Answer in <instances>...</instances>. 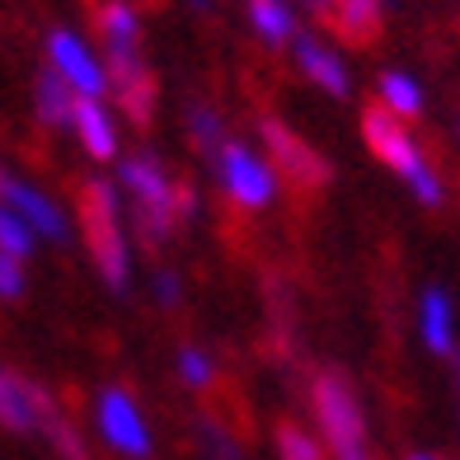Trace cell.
<instances>
[{"instance_id": "cell-9", "label": "cell", "mask_w": 460, "mask_h": 460, "mask_svg": "<svg viewBox=\"0 0 460 460\" xmlns=\"http://www.w3.org/2000/svg\"><path fill=\"white\" fill-rule=\"evenodd\" d=\"M0 202L10 207V212L24 217L38 235H48V240H66V217L57 212V202L48 193H38V188H29L24 179H14L0 170Z\"/></svg>"}, {"instance_id": "cell-7", "label": "cell", "mask_w": 460, "mask_h": 460, "mask_svg": "<svg viewBox=\"0 0 460 460\" xmlns=\"http://www.w3.org/2000/svg\"><path fill=\"white\" fill-rule=\"evenodd\" d=\"M99 432H103V442H109L113 451L122 456H151V428H146V418L137 409V400L128 390H103V400H99Z\"/></svg>"}, {"instance_id": "cell-5", "label": "cell", "mask_w": 460, "mask_h": 460, "mask_svg": "<svg viewBox=\"0 0 460 460\" xmlns=\"http://www.w3.org/2000/svg\"><path fill=\"white\" fill-rule=\"evenodd\" d=\"M217 160H221V188H226L230 202L249 207V212L273 202V193H278L273 160H259V155L249 151V146H240V141H226L221 151H217Z\"/></svg>"}, {"instance_id": "cell-19", "label": "cell", "mask_w": 460, "mask_h": 460, "mask_svg": "<svg viewBox=\"0 0 460 460\" xmlns=\"http://www.w3.org/2000/svg\"><path fill=\"white\" fill-rule=\"evenodd\" d=\"M278 451H282V460H324L320 442L305 428H296V423H282L278 428Z\"/></svg>"}, {"instance_id": "cell-23", "label": "cell", "mask_w": 460, "mask_h": 460, "mask_svg": "<svg viewBox=\"0 0 460 460\" xmlns=\"http://www.w3.org/2000/svg\"><path fill=\"white\" fill-rule=\"evenodd\" d=\"M160 296H164V301H174V296H179V282H174V273H160Z\"/></svg>"}, {"instance_id": "cell-20", "label": "cell", "mask_w": 460, "mask_h": 460, "mask_svg": "<svg viewBox=\"0 0 460 460\" xmlns=\"http://www.w3.org/2000/svg\"><path fill=\"white\" fill-rule=\"evenodd\" d=\"M188 132H193V141L202 146V151H221V118L207 109V103H193V109H188Z\"/></svg>"}, {"instance_id": "cell-1", "label": "cell", "mask_w": 460, "mask_h": 460, "mask_svg": "<svg viewBox=\"0 0 460 460\" xmlns=\"http://www.w3.org/2000/svg\"><path fill=\"white\" fill-rule=\"evenodd\" d=\"M362 137L371 146V155L381 160V164H390V170L409 183V193L423 202V207H442L447 202V183L428 164V155L418 151V141L409 137L404 118H394V113H385L381 103H376V109L362 113Z\"/></svg>"}, {"instance_id": "cell-13", "label": "cell", "mask_w": 460, "mask_h": 460, "mask_svg": "<svg viewBox=\"0 0 460 460\" xmlns=\"http://www.w3.org/2000/svg\"><path fill=\"white\" fill-rule=\"evenodd\" d=\"M71 128H75L80 146H85L94 160H113V155H118V128H113V118L103 113L99 99H75Z\"/></svg>"}, {"instance_id": "cell-2", "label": "cell", "mask_w": 460, "mask_h": 460, "mask_svg": "<svg viewBox=\"0 0 460 460\" xmlns=\"http://www.w3.org/2000/svg\"><path fill=\"white\" fill-rule=\"evenodd\" d=\"M315 418L329 437V447L339 451V460H371L367 451V423H362V404L343 376H320L315 381Z\"/></svg>"}, {"instance_id": "cell-10", "label": "cell", "mask_w": 460, "mask_h": 460, "mask_svg": "<svg viewBox=\"0 0 460 460\" xmlns=\"http://www.w3.org/2000/svg\"><path fill=\"white\" fill-rule=\"evenodd\" d=\"M291 52H296L301 75L315 80L324 94H333V99H348V94H352V75H348V66H343V57L333 52V48H324L320 38H296V43H291Z\"/></svg>"}, {"instance_id": "cell-3", "label": "cell", "mask_w": 460, "mask_h": 460, "mask_svg": "<svg viewBox=\"0 0 460 460\" xmlns=\"http://www.w3.org/2000/svg\"><path fill=\"white\" fill-rule=\"evenodd\" d=\"M80 230L90 240V254L103 268V278L113 287L128 282V244H122V226H118V202H113V188L109 183H85L80 193Z\"/></svg>"}, {"instance_id": "cell-6", "label": "cell", "mask_w": 460, "mask_h": 460, "mask_svg": "<svg viewBox=\"0 0 460 460\" xmlns=\"http://www.w3.org/2000/svg\"><path fill=\"white\" fill-rule=\"evenodd\" d=\"M48 61H52V71L66 80L80 99H99L103 90H109V71H103V61L90 52L85 38L71 33V29H57L48 38Z\"/></svg>"}, {"instance_id": "cell-4", "label": "cell", "mask_w": 460, "mask_h": 460, "mask_svg": "<svg viewBox=\"0 0 460 460\" xmlns=\"http://www.w3.org/2000/svg\"><path fill=\"white\" fill-rule=\"evenodd\" d=\"M122 188H128L132 202H137L146 235L160 240L164 230H170V221L179 217V188L160 174L155 160H146V155H137V160L122 164Z\"/></svg>"}, {"instance_id": "cell-11", "label": "cell", "mask_w": 460, "mask_h": 460, "mask_svg": "<svg viewBox=\"0 0 460 460\" xmlns=\"http://www.w3.org/2000/svg\"><path fill=\"white\" fill-rule=\"evenodd\" d=\"M48 413H52V409H48V394H43V390H33L24 376H14V371L0 367V423L29 432V428L43 423Z\"/></svg>"}, {"instance_id": "cell-22", "label": "cell", "mask_w": 460, "mask_h": 460, "mask_svg": "<svg viewBox=\"0 0 460 460\" xmlns=\"http://www.w3.org/2000/svg\"><path fill=\"white\" fill-rule=\"evenodd\" d=\"M14 296H24V268H19L14 254L0 249V301H14Z\"/></svg>"}, {"instance_id": "cell-26", "label": "cell", "mask_w": 460, "mask_h": 460, "mask_svg": "<svg viewBox=\"0 0 460 460\" xmlns=\"http://www.w3.org/2000/svg\"><path fill=\"white\" fill-rule=\"evenodd\" d=\"M456 137H460V122H456Z\"/></svg>"}, {"instance_id": "cell-21", "label": "cell", "mask_w": 460, "mask_h": 460, "mask_svg": "<svg viewBox=\"0 0 460 460\" xmlns=\"http://www.w3.org/2000/svg\"><path fill=\"white\" fill-rule=\"evenodd\" d=\"M179 371H183V381L193 385V390H207V385L217 381V371H212V362H207L202 348H183L179 352Z\"/></svg>"}, {"instance_id": "cell-14", "label": "cell", "mask_w": 460, "mask_h": 460, "mask_svg": "<svg viewBox=\"0 0 460 460\" xmlns=\"http://www.w3.org/2000/svg\"><path fill=\"white\" fill-rule=\"evenodd\" d=\"M324 14L348 43H371L381 29V0H329Z\"/></svg>"}, {"instance_id": "cell-24", "label": "cell", "mask_w": 460, "mask_h": 460, "mask_svg": "<svg viewBox=\"0 0 460 460\" xmlns=\"http://www.w3.org/2000/svg\"><path fill=\"white\" fill-rule=\"evenodd\" d=\"M409 460H442V456H428V451H413Z\"/></svg>"}, {"instance_id": "cell-18", "label": "cell", "mask_w": 460, "mask_h": 460, "mask_svg": "<svg viewBox=\"0 0 460 460\" xmlns=\"http://www.w3.org/2000/svg\"><path fill=\"white\" fill-rule=\"evenodd\" d=\"M33 235H38V230L19 217V212H10V207L0 202V249H5V254H14V259H24L29 249H33Z\"/></svg>"}, {"instance_id": "cell-12", "label": "cell", "mask_w": 460, "mask_h": 460, "mask_svg": "<svg viewBox=\"0 0 460 460\" xmlns=\"http://www.w3.org/2000/svg\"><path fill=\"white\" fill-rule=\"evenodd\" d=\"M418 333H423L428 352H437V358L456 352V301L442 287H428L423 301H418Z\"/></svg>"}, {"instance_id": "cell-25", "label": "cell", "mask_w": 460, "mask_h": 460, "mask_svg": "<svg viewBox=\"0 0 460 460\" xmlns=\"http://www.w3.org/2000/svg\"><path fill=\"white\" fill-rule=\"evenodd\" d=\"M193 5H198V10H207V5H212V0H193Z\"/></svg>"}, {"instance_id": "cell-15", "label": "cell", "mask_w": 460, "mask_h": 460, "mask_svg": "<svg viewBox=\"0 0 460 460\" xmlns=\"http://www.w3.org/2000/svg\"><path fill=\"white\" fill-rule=\"evenodd\" d=\"M249 24L268 48L278 43H296V10L291 0H249Z\"/></svg>"}, {"instance_id": "cell-17", "label": "cell", "mask_w": 460, "mask_h": 460, "mask_svg": "<svg viewBox=\"0 0 460 460\" xmlns=\"http://www.w3.org/2000/svg\"><path fill=\"white\" fill-rule=\"evenodd\" d=\"M75 99H80V94H75L57 71H43V75H38V118H43L48 128H71Z\"/></svg>"}, {"instance_id": "cell-8", "label": "cell", "mask_w": 460, "mask_h": 460, "mask_svg": "<svg viewBox=\"0 0 460 460\" xmlns=\"http://www.w3.org/2000/svg\"><path fill=\"white\" fill-rule=\"evenodd\" d=\"M263 137H268V160H273V170H282L296 188H320L324 183V160L310 151V146L296 137V132H287L278 118H268L263 122Z\"/></svg>"}, {"instance_id": "cell-16", "label": "cell", "mask_w": 460, "mask_h": 460, "mask_svg": "<svg viewBox=\"0 0 460 460\" xmlns=\"http://www.w3.org/2000/svg\"><path fill=\"white\" fill-rule=\"evenodd\" d=\"M376 90H381V109L394 113V118H404V122L418 118V113H423V103H428L423 99V85H418L409 71H385Z\"/></svg>"}]
</instances>
